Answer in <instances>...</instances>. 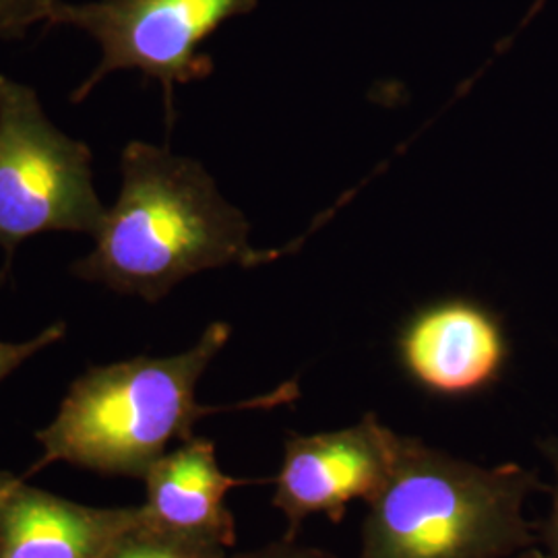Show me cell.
<instances>
[{
	"label": "cell",
	"mask_w": 558,
	"mask_h": 558,
	"mask_svg": "<svg viewBox=\"0 0 558 558\" xmlns=\"http://www.w3.org/2000/svg\"><path fill=\"white\" fill-rule=\"evenodd\" d=\"M120 174L119 199L106 211L94 251L71 265L81 281L156 304L186 278L228 265L255 267L288 251L255 248L251 223L223 199L205 166L170 147L126 143Z\"/></svg>",
	"instance_id": "obj_1"
},
{
	"label": "cell",
	"mask_w": 558,
	"mask_h": 558,
	"mask_svg": "<svg viewBox=\"0 0 558 558\" xmlns=\"http://www.w3.org/2000/svg\"><path fill=\"white\" fill-rule=\"evenodd\" d=\"M232 336L228 323L207 325L197 343L174 356H137L92 366L73 380L59 414L36 433L44 453L25 474L64 461L108 476L145 478L174 440L193 439L203 416L223 410H267L299 398L294 380L236 405H203L197 385Z\"/></svg>",
	"instance_id": "obj_2"
},
{
	"label": "cell",
	"mask_w": 558,
	"mask_h": 558,
	"mask_svg": "<svg viewBox=\"0 0 558 558\" xmlns=\"http://www.w3.org/2000/svg\"><path fill=\"white\" fill-rule=\"evenodd\" d=\"M538 474L456 458L399 435L389 478L368 502L359 558H513L538 546L525 500Z\"/></svg>",
	"instance_id": "obj_3"
},
{
	"label": "cell",
	"mask_w": 558,
	"mask_h": 558,
	"mask_svg": "<svg viewBox=\"0 0 558 558\" xmlns=\"http://www.w3.org/2000/svg\"><path fill=\"white\" fill-rule=\"evenodd\" d=\"M92 161L89 145L48 119L32 85L0 75L2 276L25 240L46 232H100L108 209L96 191Z\"/></svg>",
	"instance_id": "obj_4"
},
{
	"label": "cell",
	"mask_w": 558,
	"mask_h": 558,
	"mask_svg": "<svg viewBox=\"0 0 558 558\" xmlns=\"http://www.w3.org/2000/svg\"><path fill=\"white\" fill-rule=\"evenodd\" d=\"M259 0H60L46 27H75L100 46V62L71 94L87 100L98 83L119 71H137L163 89L168 126L174 122V89L207 80L216 64L201 46L226 21L248 15Z\"/></svg>",
	"instance_id": "obj_5"
},
{
	"label": "cell",
	"mask_w": 558,
	"mask_h": 558,
	"mask_svg": "<svg viewBox=\"0 0 558 558\" xmlns=\"http://www.w3.org/2000/svg\"><path fill=\"white\" fill-rule=\"evenodd\" d=\"M398 437L377 414H364L352 426L286 440L271 500L288 519L286 536L299 538L311 515L339 523L350 502L375 499L389 478Z\"/></svg>",
	"instance_id": "obj_6"
},
{
	"label": "cell",
	"mask_w": 558,
	"mask_h": 558,
	"mask_svg": "<svg viewBox=\"0 0 558 558\" xmlns=\"http://www.w3.org/2000/svg\"><path fill=\"white\" fill-rule=\"evenodd\" d=\"M398 350L403 371L422 389L461 398L499 379L507 339L488 308L470 300H442L403 325Z\"/></svg>",
	"instance_id": "obj_7"
},
{
	"label": "cell",
	"mask_w": 558,
	"mask_h": 558,
	"mask_svg": "<svg viewBox=\"0 0 558 558\" xmlns=\"http://www.w3.org/2000/svg\"><path fill=\"white\" fill-rule=\"evenodd\" d=\"M141 519V507H87L0 470V558H101Z\"/></svg>",
	"instance_id": "obj_8"
},
{
	"label": "cell",
	"mask_w": 558,
	"mask_h": 558,
	"mask_svg": "<svg viewBox=\"0 0 558 558\" xmlns=\"http://www.w3.org/2000/svg\"><path fill=\"white\" fill-rule=\"evenodd\" d=\"M147 497L141 515L147 525L226 548L236 544V519L226 495L253 480L232 478L218 463L214 440L193 437L163 453L145 474Z\"/></svg>",
	"instance_id": "obj_9"
},
{
	"label": "cell",
	"mask_w": 558,
	"mask_h": 558,
	"mask_svg": "<svg viewBox=\"0 0 558 558\" xmlns=\"http://www.w3.org/2000/svg\"><path fill=\"white\" fill-rule=\"evenodd\" d=\"M101 558H228V548L211 539L166 532L141 519L140 525Z\"/></svg>",
	"instance_id": "obj_10"
},
{
	"label": "cell",
	"mask_w": 558,
	"mask_h": 558,
	"mask_svg": "<svg viewBox=\"0 0 558 558\" xmlns=\"http://www.w3.org/2000/svg\"><path fill=\"white\" fill-rule=\"evenodd\" d=\"M60 0H0V40H25L34 25L50 17Z\"/></svg>",
	"instance_id": "obj_11"
},
{
	"label": "cell",
	"mask_w": 558,
	"mask_h": 558,
	"mask_svg": "<svg viewBox=\"0 0 558 558\" xmlns=\"http://www.w3.org/2000/svg\"><path fill=\"white\" fill-rule=\"evenodd\" d=\"M64 336H66V323L57 320V323L48 325L36 338L27 339V341H17V343L0 341V383L7 377H11L21 364L34 359L38 352L59 343Z\"/></svg>",
	"instance_id": "obj_12"
},
{
	"label": "cell",
	"mask_w": 558,
	"mask_h": 558,
	"mask_svg": "<svg viewBox=\"0 0 558 558\" xmlns=\"http://www.w3.org/2000/svg\"><path fill=\"white\" fill-rule=\"evenodd\" d=\"M538 449L555 474V482L548 486L550 509L538 525V548L544 558H558V437L539 440Z\"/></svg>",
	"instance_id": "obj_13"
},
{
	"label": "cell",
	"mask_w": 558,
	"mask_h": 558,
	"mask_svg": "<svg viewBox=\"0 0 558 558\" xmlns=\"http://www.w3.org/2000/svg\"><path fill=\"white\" fill-rule=\"evenodd\" d=\"M228 558H339L336 555H329L320 548H313V546H302L296 538L278 539L271 542L263 548L251 550V553H242V555H234Z\"/></svg>",
	"instance_id": "obj_14"
},
{
	"label": "cell",
	"mask_w": 558,
	"mask_h": 558,
	"mask_svg": "<svg viewBox=\"0 0 558 558\" xmlns=\"http://www.w3.org/2000/svg\"><path fill=\"white\" fill-rule=\"evenodd\" d=\"M513 558H544V555H542L538 546H534V548H530V550H525V553H521V555Z\"/></svg>",
	"instance_id": "obj_15"
}]
</instances>
